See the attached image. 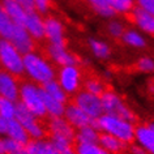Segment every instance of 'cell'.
Segmentation results:
<instances>
[{"label": "cell", "instance_id": "42", "mask_svg": "<svg viewBox=\"0 0 154 154\" xmlns=\"http://www.w3.org/2000/svg\"><path fill=\"white\" fill-rule=\"evenodd\" d=\"M0 154H4V150H3V137L0 136Z\"/></svg>", "mask_w": 154, "mask_h": 154}, {"label": "cell", "instance_id": "8", "mask_svg": "<svg viewBox=\"0 0 154 154\" xmlns=\"http://www.w3.org/2000/svg\"><path fill=\"white\" fill-rule=\"evenodd\" d=\"M73 103H75L79 109H81L84 112H85L89 118L93 119V120H97V119L103 114L101 97L94 95L91 93H88L85 90H80L79 93L75 94Z\"/></svg>", "mask_w": 154, "mask_h": 154}, {"label": "cell", "instance_id": "44", "mask_svg": "<svg viewBox=\"0 0 154 154\" xmlns=\"http://www.w3.org/2000/svg\"><path fill=\"white\" fill-rule=\"evenodd\" d=\"M122 154H129V153H125V152H124V153H122Z\"/></svg>", "mask_w": 154, "mask_h": 154}, {"label": "cell", "instance_id": "13", "mask_svg": "<svg viewBox=\"0 0 154 154\" xmlns=\"http://www.w3.org/2000/svg\"><path fill=\"white\" fill-rule=\"evenodd\" d=\"M134 142L140 145L146 154H154V123L136 125Z\"/></svg>", "mask_w": 154, "mask_h": 154}, {"label": "cell", "instance_id": "38", "mask_svg": "<svg viewBox=\"0 0 154 154\" xmlns=\"http://www.w3.org/2000/svg\"><path fill=\"white\" fill-rule=\"evenodd\" d=\"M134 7L154 14V0H134Z\"/></svg>", "mask_w": 154, "mask_h": 154}, {"label": "cell", "instance_id": "14", "mask_svg": "<svg viewBox=\"0 0 154 154\" xmlns=\"http://www.w3.org/2000/svg\"><path fill=\"white\" fill-rule=\"evenodd\" d=\"M131 20L136 26V29L140 30L144 35L154 37V14L134 7L131 11Z\"/></svg>", "mask_w": 154, "mask_h": 154}, {"label": "cell", "instance_id": "19", "mask_svg": "<svg viewBox=\"0 0 154 154\" xmlns=\"http://www.w3.org/2000/svg\"><path fill=\"white\" fill-rule=\"evenodd\" d=\"M0 7H2V9L7 14H8L9 18L14 22V24H17V25L24 24L28 12H26L18 3H16L14 0H2Z\"/></svg>", "mask_w": 154, "mask_h": 154}, {"label": "cell", "instance_id": "23", "mask_svg": "<svg viewBox=\"0 0 154 154\" xmlns=\"http://www.w3.org/2000/svg\"><path fill=\"white\" fill-rule=\"evenodd\" d=\"M99 131L94 124L82 127L80 129H76L75 132V142L76 144H89V142H98Z\"/></svg>", "mask_w": 154, "mask_h": 154}, {"label": "cell", "instance_id": "26", "mask_svg": "<svg viewBox=\"0 0 154 154\" xmlns=\"http://www.w3.org/2000/svg\"><path fill=\"white\" fill-rule=\"evenodd\" d=\"M42 89H43V93L46 95H48V97L56 99V101H59V102L67 103L69 95L61 89V86L59 85V82H57L56 80H51V81H48L47 84H45V85L42 86Z\"/></svg>", "mask_w": 154, "mask_h": 154}, {"label": "cell", "instance_id": "2", "mask_svg": "<svg viewBox=\"0 0 154 154\" xmlns=\"http://www.w3.org/2000/svg\"><path fill=\"white\" fill-rule=\"evenodd\" d=\"M95 127L99 132L107 133L111 136L116 137L118 140L124 142L125 145H129L134 141V125L133 122L125 120L123 118L115 116L110 114H102L97 120H95Z\"/></svg>", "mask_w": 154, "mask_h": 154}, {"label": "cell", "instance_id": "39", "mask_svg": "<svg viewBox=\"0 0 154 154\" xmlns=\"http://www.w3.org/2000/svg\"><path fill=\"white\" fill-rule=\"evenodd\" d=\"M128 146V152L127 153H129V154H146L145 153V150L141 148L138 144H136V142H132V144H129V145H127Z\"/></svg>", "mask_w": 154, "mask_h": 154}, {"label": "cell", "instance_id": "22", "mask_svg": "<svg viewBox=\"0 0 154 154\" xmlns=\"http://www.w3.org/2000/svg\"><path fill=\"white\" fill-rule=\"evenodd\" d=\"M25 154H59L50 140H30L25 145Z\"/></svg>", "mask_w": 154, "mask_h": 154}, {"label": "cell", "instance_id": "41", "mask_svg": "<svg viewBox=\"0 0 154 154\" xmlns=\"http://www.w3.org/2000/svg\"><path fill=\"white\" fill-rule=\"evenodd\" d=\"M5 124H7V120L4 118L0 115V136L4 134V131H5Z\"/></svg>", "mask_w": 154, "mask_h": 154}, {"label": "cell", "instance_id": "17", "mask_svg": "<svg viewBox=\"0 0 154 154\" xmlns=\"http://www.w3.org/2000/svg\"><path fill=\"white\" fill-rule=\"evenodd\" d=\"M46 129H47V132H50V136H60L75 141L76 129L63 116L50 119L47 125H46Z\"/></svg>", "mask_w": 154, "mask_h": 154}, {"label": "cell", "instance_id": "5", "mask_svg": "<svg viewBox=\"0 0 154 154\" xmlns=\"http://www.w3.org/2000/svg\"><path fill=\"white\" fill-rule=\"evenodd\" d=\"M101 103L103 114H110L115 116L123 118L125 120L133 122L136 120V115L131 107L123 101V98L114 90H105V93L101 95Z\"/></svg>", "mask_w": 154, "mask_h": 154}, {"label": "cell", "instance_id": "4", "mask_svg": "<svg viewBox=\"0 0 154 154\" xmlns=\"http://www.w3.org/2000/svg\"><path fill=\"white\" fill-rule=\"evenodd\" d=\"M0 69L17 77L24 75V55L7 39H0Z\"/></svg>", "mask_w": 154, "mask_h": 154}, {"label": "cell", "instance_id": "6", "mask_svg": "<svg viewBox=\"0 0 154 154\" xmlns=\"http://www.w3.org/2000/svg\"><path fill=\"white\" fill-rule=\"evenodd\" d=\"M55 80L59 82L61 89L68 95H75L76 93H79L84 82L82 72L80 69L79 64L59 67L55 76Z\"/></svg>", "mask_w": 154, "mask_h": 154}, {"label": "cell", "instance_id": "28", "mask_svg": "<svg viewBox=\"0 0 154 154\" xmlns=\"http://www.w3.org/2000/svg\"><path fill=\"white\" fill-rule=\"evenodd\" d=\"M50 141L59 154H76L73 140L60 136H50Z\"/></svg>", "mask_w": 154, "mask_h": 154}, {"label": "cell", "instance_id": "20", "mask_svg": "<svg viewBox=\"0 0 154 154\" xmlns=\"http://www.w3.org/2000/svg\"><path fill=\"white\" fill-rule=\"evenodd\" d=\"M120 39L125 46L136 50L145 48L146 45H148L145 35L137 29H125V32L122 35Z\"/></svg>", "mask_w": 154, "mask_h": 154}, {"label": "cell", "instance_id": "9", "mask_svg": "<svg viewBox=\"0 0 154 154\" xmlns=\"http://www.w3.org/2000/svg\"><path fill=\"white\" fill-rule=\"evenodd\" d=\"M46 52H47L48 60L57 67L79 64L77 56L69 51L65 45H48Z\"/></svg>", "mask_w": 154, "mask_h": 154}, {"label": "cell", "instance_id": "21", "mask_svg": "<svg viewBox=\"0 0 154 154\" xmlns=\"http://www.w3.org/2000/svg\"><path fill=\"white\" fill-rule=\"evenodd\" d=\"M98 144L110 154H122L125 152V148H127V145L124 142L118 140L116 137L107 134V133H102V132L99 133Z\"/></svg>", "mask_w": 154, "mask_h": 154}, {"label": "cell", "instance_id": "18", "mask_svg": "<svg viewBox=\"0 0 154 154\" xmlns=\"http://www.w3.org/2000/svg\"><path fill=\"white\" fill-rule=\"evenodd\" d=\"M3 136H5L7 138H11V140L16 141L21 145H26L30 141L29 134L26 133L25 128L16 120V119L7 120L5 131H4V134H3Z\"/></svg>", "mask_w": 154, "mask_h": 154}, {"label": "cell", "instance_id": "29", "mask_svg": "<svg viewBox=\"0 0 154 154\" xmlns=\"http://www.w3.org/2000/svg\"><path fill=\"white\" fill-rule=\"evenodd\" d=\"M17 24L11 20L9 16L0 7V39H7L8 41L11 35H12L14 28Z\"/></svg>", "mask_w": 154, "mask_h": 154}, {"label": "cell", "instance_id": "3", "mask_svg": "<svg viewBox=\"0 0 154 154\" xmlns=\"http://www.w3.org/2000/svg\"><path fill=\"white\" fill-rule=\"evenodd\" d=\"M17 102L33 115H35L38 119L46 118L45 93L41 85H37L32 81L21 82Z\"/></svg>", "mask_w": 154, "mask_h": 154}, {"label": "cell", "instance_id": "27", "mask_svg": "<svg viewBox=\"0 0 154 154\" xmlns=\"http://www.w3.org/2000/svg\"><path fill=\"white\" fill-rule=\"evenodd\" d=\"M89 8L93 11L94 13H97L98 16L105 17V18H111L115 16L114 11L111 9V7L109 4L107 0H84Z\"/></svg>", "mask_w": 154, "mask_h": 154}, {"label": "cell", "instance_id": "16", "mask_svg": "<svg viewBox=\"0 0 154 154\" xmlns=\"http://www.w3.org/2000/svg\"><path fill=\"white\" fill-rule=\"evenodd\" d=\"M63 118L75 129H80V128H82V127L94 124V122H95L91 118L88 116L81 109H79L75 103H69V105L65 106V111H64Z\"/></svg>", "mask_w": 154, "mask_h": 154}, {"label": "cell", "instance_id": "1", "mask_svg": "<svg viewBox=\"0 0 154 154\" xmlns=\"http://www.w3.org/2000/svg\"><path fill=\"white\" fill-rule=\"evenodd\" d=\"M24 75L29 81L43 86L51 80H55L56 69L45 55L32 51L24 55Z\"/></svg>", "mask_w": 154, "mask_h": 154}, {"label": "cell", "instance_id": "40", "mask_svg": "<svg viewBox=\"0 0 154 154\" xmlns=\"http://www.w3.org/2000/svg\"><path fill=\"white\" fill-rule=\"evenodd\" d=\"M16 3H18L26 12H32L34 11V0H14Z\"/></svg>", "mask_w": 154, "mask_h": 154}, {"label": "cell", "instance_id": "10", "mask_svg": "<svg viewBox=\"0 0 154 154\" xmlns=\"http://www.w3.org/2000/svg\"><path fill=\"white\" fill-rule=\"evenodd\" d=\"M45 38L48 45H65V26L60 18L55 16L45 18Z\"/></svg>", "mask_w": 154, "mask_h": 154}, {"label": "cell", "instance_id": "35", "mask_svg": "<svg viewBox=\"0 0 154 154\" xmlns=\"http://www.w3.org/2000/svg\"><path fill=\"white\" fill-rule=\"evenodd\" d=\"M25 145H21L18 142L11 140V138L4 137L3 138V150L4 154H14V153H21L24 152Z\"/></svg>", "mask_w": 154, "mask_h": 154}, {"label": "cell", "instance_id": "12", "mask_svg": "<svg viewBox=\"0 0 154 154\" xmlns=\"http://www.w3.org/2000/svg\"><path fill=\"white\" fill-rule=\"evenodd\" d=\"M8 41L22 55L34 51V47H35V41L30 37V34L26 32L22 25H16V28H14L12 35H11Z\"/></svg>", "mask_w": 154, "mask_h": 154}, {"label": "cell", "instance_id": "24", "mask_svg": "<svg viewBox=\"0 0 154 154\" xmlns=\"http://www.w3.org/2000/svg\"><path fill=\"white\" fill-rule=\"evenodd\" d=\"M90 52L93 54V56H95L97 59L106 60L109 59L111 55V47L106 41L101 39V38H90L88 42Z\"/></svg>", "mask_w": 154, "mask_h": 154}, {"label": "cell", "instance_id": "11", "mask_svg": "<svg viewBox=\"0 0 154 154\" xmlns=\"http://www.w3.org/2000/svg\"><path fill=\"white\" fill-rule=\"evenodd\" d=\"M20 85L18 77L0 69V98L16 101L18 99L20 93Z\"/></svg>", "mask_w": 154, "mask_h": 154}, {"label": "cell", "instance_id": "32", "mask_svg": "<svg viewBox=\"0 0 154 154\" xmlns=\"http://www.w3.org/2000/svg\"><path fill=\"white\" fill-rule=\"evenodd\" d=\"M115 14H128L134 8V0H107Z\"/></svg>", "mask_w": 154, "mask_h": 154}, {"label": "cell", "instance_id": "30", "mask_svg": "<svg viewBox=\"0 0 154 154\" xmlns=\"http://www.w3.org/2000/svg\"><path fill=\"white\" fill-rule=\"evenodd\" d=\"M82 85H84V90L85 91L91 93L94 95H98V97H101L106 90L105 84H103V81L101 79H98V77H88L85 81L82 82Z\"/></svg>", "mask_w": 154, "mask_h": 154}, {"label": "cell", "instance_id": "36", "mask_svg": "<svg viewBox=\"0 0 154 154\" xmlns=\"http://www.w3.org/2000/svg\"><path fill=\"white\" fill-rule=\"evenodd\" d=\"M136 67L142 73H153L154 72V59L150 56H142L137 60Z\"/></svg>", "mask_w": 154, "mask_h": 154}, {"label": "cell", "instance_id": "34", "mask_svg": "<svg viewBox=\"0 0 154 154\" xmlns=\"http://www.w3.org/2000/svg\"><path fill=\"white\" fill-rule=\"evenodd\" d=\"M125 32V25L123 24V21L118 20V18H112L109 24H107V34L111 38L115 39H120L122 35Z\"/></svg>", "mask_w": 154, "mask_h": 154}, {"label": "cell", "instance_id": "31", "mask_svg": "<svg viewBox=\"0 0 154 154\" xmlns=\"http://www.w3.org/2000/svg\"><path fill=\"white\" fill-rule=\"evenodd\" d=\"M16 112H17V102L16 101L0 98V115H2L5 120L14 119L16 118Z\"/></svg>", "mask_w": 154, "mask_h": 154}, {"label": "cell", "instance_id": "37", "mask_svg": "<svg viewBox=\"0 0 154 154\" xmlns=\"http://www.w3.org/2000/svg\"><path fill=\"white\" fill-rule=\"evenodd\" d=\"M51 8V0H34V11L41 13L42 16L46 14Z\"/></svg>", "mask_w": 154, "mask_h": 154}, {"label": "cell", "instance_id": "33", "mask_svg": "<svg viewBox=\"0 0 154 154\" xmlns=\"http://www.w3.org/2000/svg\"><path fill=\"white\" fill-rule=\"evenodd\" d=\"M76 154H110L106 152L98 142H89V144H76Z\"/></svg>", "mask_w": 154, "mask_h": 154}, {"label": "cell", "instance_id": "43", "mask_svg": "<svg viewBox=\"0 0 154 154\" xmlns=\"http://www.w3.org/2000/svg\"><path fill=\"white\" fill-rule=\"evenodd\" d=\"M14 154H25V149H24V152H21V153H14Z\"/></svg>", "mask_w": 154, "mask_h": 154}, {"label": "cell", "instance_id": "25", "mask_svg": "<svg viewBox=\"0 0 154 154\" xmlns=\"http://www.w3.org/2000/svg\"><path fill=\"white\" fill-rule=\"evenodd\" d=\"M65 106L67 103L59 102L56 99H54L51 97L45 94V110H46V116H48L50 119L52 118H61L64 115Z\"/></svg>", "mask_w": 154, "mask_h": 154}, {"label": "cell", "instance_id": "15", "mask_svg": "<svg viewBox=\"0 0 154 154\" xmlns=\"http://www.w3.org/2000/svg\"><path fill=\"white\" fill-rule=\"evenodd\" d=\"M22 26L34 41L45 39V18L41 13L35 11L28 12Z\"/></svg>", "mask_w": 154, "mask_h": 154}, {"label": "cell", "instance_id": "7", "mask_svg": "<svg viewBox=\"0 0 154 154\" xmlns=\"http://www.w3.org/2000/svg\"><path fill=\"white\" fill-rule=\"evenodd\" d=\"M14 119L25 128L30 140H41V138H45L46 134H47L46 125L41 122V119H38L35 115H33L18 102H17V112Z\"/></svg>", "mask_w": 154, "mask_h": 154}]
</instances>
